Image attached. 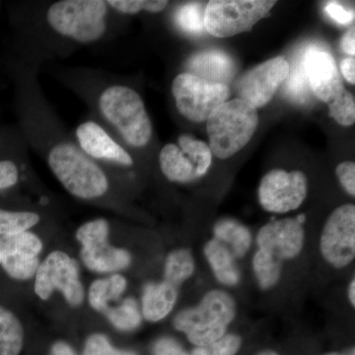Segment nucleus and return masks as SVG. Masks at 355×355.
I'll return each instance as SVG.
<instances>
[{
  "mask_svg": "<svg viewBox=\"0 0 355 355\" xmlns=\"http://www.w3.org/2000/svg\"><path fill=\"white\" fill-rule=\"evenodd\" d=\"M14 85L18 130L26 144L44 159L70 195L84 202L106 200L112 190L109 172L89 157L46 99L39 67L19 58L7 60Z\"/></svg>",
  "mask_w": 355,
  "mask_h": 355,
  "instance_id": "nucleus-1",
  "label": "nucleus"
},
{
  "mask_svg": "<svg viewBox=\"0 0 355 355\" xmlns=\"http://www.w3.org/2000/svg\"><path fill=\"white\" fill-rule=\"evenodd\" d=\"M10 14L17 37L15 57L38 67L113 36L119 15L105 0L19 2Z\"/></svg>",
  "mask_w": 355,
  "mask_h": 355,
  "instance_id": "nucleus-2",
  "label": "nucleus"
},
{
  "mask_svg": "<svg viewBox=\"0 0 355 355\" xmlns=\"http://www.w3.org/2000/svg\"><path fill=\"white\" fill-rule=\"evenodd\" d=\"M55 78L88 107L97 121L132 153L144 150L153 139V125L141 95L120 77L104 70L69 67Z\"/></svg>",
  "mask_w": 355,
  "mask_h": 355,
  "instance_id": "nucleus-3",
  "label": "nucleus"
},
{
  "mask_svg": "<svg viewBox=\"0 0 355 355\" xmlns=\"http://www.w3.org/2000/svg\"><path fill=\"white\" fill-rule=\"evenodd\" d=\"M237 314L235 299L227 291L212 289L193 307L180 311L173 324L195 347H205L227 334Z\"/></svg>",
  "mask_w": 355,
  "mask_h": 355,
  "instance_id": "nucleus-4",
  "label": "nucleus"
},
{
  "mask_svg": "<svg viewBox=\"0 0 355 355\" xmlns=\"http://www.w3.org/2000/svg\"><path fill=\"white\" fill-rule=\"evenodd\" d=\"M211 153L227 159L249 144L258 128L257 109L241 99L230 100L214 110L207 120Z\"/></svg>",
  "mask_w": 355,
  "mask_h": 355,
  "instance_id": "nucleus-5",
  "label": "nucleus"
},
{
  "mask_svg": "<svg viewBox=\"0 0 355 355\" xmlns=\"http://www.w3.org/2000/svg\"><path fill=\"white\" fill-rule=\"evenodd\" d=\"M275 4L268 0H212L205 9V30L216 38L250 31Z\"/></svg>",
  "mask_w": 355,
  "mask_h": 355,
  "instance_id": "nucleus-6",
  "label": "nucleus"
},
{
  "mask_svg": "<svg viewBox=\"0 0 355 355\" xmlns=\"http://www.w3.org/2000/svg\"><path fill=\"white\" fill-rule=\"evenodd\" d=\"M110 231L111 225L105 218L85 222L76 230L81 261L91 272L116 273L132 263V254L128 250L110 244Z\"/></svg>",
  "mask_w": 355,
  "mask_h": 355,
  "instance_id": "nucleus-7",
  "label": "nucleus"
},
{
  "mask_svg": "<svg viewBox=\"0 0 355 355\" xmlns=\"http://www.w3.org/2000/svg\"><path fill=\"white\" fill-rule=\"evenodd\" d=\"M172 94L182 116L193 123H202L214 110L227 101L231 91L228 85L209 83L184 72L173 80Z\"/></svg>",
  "mask_w": 355,
  "mask_h": 355,
  "instance_id": "nucleus-8",
  "label": "nucleus"
},
{
  "mask_svg": "<svg viewBox=\"0 0 355 355\" xmlns=\"http://www.w3.org/2000/svg\"><path fill=\"white\" fill-rule=\"evenodd\" d=\"M211 159L209 146L188 135H181L178 144H166L158 155L159 167L166 179L180 184L191 183L205 176Z\"/></svg>",
  "mask_w": 355,
  "mask_h": 355,
  "instance_id": "nucleus-9",
  "label": "nucleus"
},
{
  "mask_svg": "<svg viewBox=\"0 0 355 355\" xmlns=\"http://www.w3.org/2000/svg\"><path fill=\"white\" fill-rule=\"evenodd\" d=\"M35 293L42 300L50 299L53 292L60 291L71 307L83 304L84 287L79 277L78 265L64 252H51L41 263L34 284Z\"/></svg>",
  "mask_w": 355,
  "mask_h": 355,
  "instance_id": "nucleus-10",
  "label": "nucleus"
},
{
  "mask_svg": "<svg viewBox=\"0 0 355 355\" xmlns=\"http://www.w3.org/2000/svg\"><path fill=\"white\" fill-rule=\"evenodd\" d=\"M72 135L84 153L107 172L135 167L132 153L91 116L81 121Z\"/></svg>",
  "mask_w": 355,
  "mask_h": 355,
  "instance_id": "nucleus-11",
  "label": "nucleus"
},
{
  "mask_svg": "<svg viewBox=\"0 0 355 355\" xmlns=\"http://www.w3.org/2000/svg\"><path fill=\"white\" fill-rule=\"evenodd\" d=\"M320 252L327 263L336 270L349 266L355 258V207L340 205L324 223Z\"/></svg>",
  "mask_w": 355,
  "mask_h": 355,
  "instance_id": "nucleus-12",
  "label": "nucleus"
},
{
  "mask_svg": "<svg viewBox=\"0 0 355 355\" xmlns=\"http://www.w3.org/2000/svg\"><path fill=\"white\" fill-rule=\"evenodd\" d=\"M307 191V178L302 172L272 170L261 179L259 202L266 211L284 214L302 205Z\"/></svg>",
  "mask_w": 355,
  "mask_h": 355,
  "instance_id": "nucleus-13",
  "label": "nucleus"
},
{
  "mask_svg": "<svg viewBox=\"0 0 355 355\" xmlns=\"http://www.w3.org/2000/svg\"><path fill=\"white\" fill-rule=\"evenodd\" d=\"M289 71L291 65L284 57L272 58L254 67L238 81V99L254 109L265 106L272 99L279 86L286 83Z\"/></svg>",
  "mask_w": 355,
  "mask_h": 355,
  "instance_id": "nucleus-14",
  "label": "nucleus"
},
{
  "mask_svg": "<svg viewBox=\"0 0 355 355\" xmlns=\"http://www.w3.org/2000/svg\"><path fill=\"white\" fill-rule=\"evenodd\" d=\"M305 217L284 218L265 224L256 237L259 250L282 261H291L302 253L305 245Z\"/></svg>",
  "mask_w": 355,
  "mask_h": 355,
  "instance_id": "nucleus-15",
  "label": "nucleus"
},
{
  "mask_svg": "<svg viewBox=\"0 0 355 355\" xmlns=\"http://www.w3.org/2000/svg\"><path fill=\"white\" fill-rule=\"evenodd\" d=\"M301 62L309 88L318 99L329 104L345 90L335 58L329 51L316 46H308Z\"/></svg>",
  "mask_w": 355,
  "mask_h": 355,
  "instance_id": "nucleus-16",
  "label": "nucleus"
},
{
  "mask_svg": "<svg viewBox=\"0 0 355 355\" xmlns=\"http://www.w3.org/2000/svg\"><path fill=\"white\" fill-rule=\"evenodd\" d=\"M6 254L1 266L4 272L16 280L31 279L36 275L43 242L32 231L6 236Z\"/></svg>",
  "mask_w": 355,
  "mask_h": 355,
  "instance_id": "nucleus-17",
  "label": "nucleus"
},
{
  "mask_svg": "<svg viewBox=\"0 0 355 355\" xmlns=\"http://www.w3.org/2000/svg\"><path fill=\"white\" fill-rule=\"evenodd\" d=\"M189 73L209 81L227 85L236 71L234 60L220 51H207L196 53L187 64Z\"/></svg>",
  "mask_w": 355,
  "mask_h": 355,
  "instance_id": "nucleus-18",
  "label": "nucleus"
},
{
  "mask_svg": "<svg viewBox=\"0 0 355 355\" xmlns=\"http://www.w3.org/2000/svg\"><path fill=\"white\" fill-rule=\"evenodd\" d=\"M178 300V287L168 282H149L144 287L141 315L150 323L164 320L174 309Z\"/></svg>",
  "mask_w": 355,
  "mask_h": 355,
  "instance_id": "nucleus-19",
  "label": "nucleus"
},
{
  "mask_svg": "<svg viewBox=\"0 0 355 355\" xmlns=\"http://www.w3.org/2000/svg\"><path fill=\"white\" fill-rule=\"evenodd\" d=\"M203 254L218 284L226 287H234L240 284L241 272L235 257L225 245L212 238L205 243Z\"/></svg>",
  "mask_w": 355,
  "mask_h": 355,
  "instance_id": "nucleus-20",
  "label": "nucleus"
},
{
  "mask_svg": "<svg viewBox=\"0 0 355 355\" xmlns=\"http://www.w3.org/2000/svg\"><path fill=\"white\" fill-rule=\"evenodd\" d=\"M214 239L230 250L235 259H243L251 250L253 236L246 225L233 218H222L214 227Z\"/></svg>",
  "mask_w": 355,
  "mask_h": 355,
  "instance_id": "nucleus-21",
  "label": "nucleus"
},
{
  "mask_svg": "<svg viewBox=\"0 0 355 355\" xmlns=\"http://www.w3.org/2000/svg\"><path fill=\"white\" fill-rule=\"evenodd\" d=\"M26 146L22 135L17 130L9 139H3L0 146V191L9 190L19 183L21 166L13 155Z\"/></svg>",
  "mask_w": 355,
  "mask_h": 355,
  "instance_id": "nucleus-22",
  "label": "nucleus"
},
{
  "mask_svg": "<svg viewBox=\"0 0 355 355\" xmlns=\"http://www.w3.org/2000/svg\"><path fill=\"white\" fill-rule=\"evenodd\" d=\"M127 286V279L119 273H114L106 279H96L89 287V304L98 312H106L109 302L119 300Z\"/></svg>",
  "mask_w": 355,
  "mask_h": 355,
  "instance_id": "nucleus-23",
  "label": "nucleus"
},
{
  "mask_svg": "<svg viewBox=\"0 0 355 355\" xmlns=\"http://www.w3.org/2000/svg\"><path fill=\"white\" fill-rule=\"evenodd\" d=\"M24 336L20 320L10 310L0 306V355H19Z\"/></svg>",
  "mask_w": 355,
  "mask_h": 355,
  "instance_id": "nucleus-24",
  "label": "nucleus"
},
{
  "mask_svg": "<svg viewBox=\"0 0 355 355\" xmlns=\"http://www.w3.org/2000/svg\"><path fill=\"white\" fill-rule=\"evenodd\" d=\"M196 272V261L191 250L179 248L168 254L164 265V282L179 287Z\"/></svg>",
  "mask_w": 355,
  "mask_h": 355,
  "instance_id": "nucleus-25",
  "label": "nucleus"
},
{
  "mask_svg": "<svg viewBox=\"0 0 355 355\" xmlns=\"http://www.w3.org/2000/svg\"><path fill=\"white\" fill-rule=\"evenodd\" d=\"M257 284L261 291H270L279 284L282 273V263L272 254L257 250L252 260Z\"/></svg>",
  "mask_w": 355,
  "mask_h": 355,
  "instance_id": "nucleus-26",
  "label": "nucleus"
},
{
  "mask_svg": "<svg viewBox=\"0 0 355 355\" xmlns=\"http://www.w3.org/2000/svg\"><path fill=\"white\" fill-rule=\"evenodd\" d=\"M39 214L30 210L0 209V236L14 235L30 231L41 222Z\"/></svg>",
  "mask_w": 355,
  "mask_h": 355,
  "instance_id": "nucleus-27",
  "label": "nucleus"
},
{
  "mask_svg": "<svg viewBox=\"0 0 355 355\" xmlns=\"http://www.w3.org/2000/svg\"><path fill=\"white\" fill-rule=\"evenodd\" d=\"M106 313L112 324L120 331L135 330L141 324V312L137 301L132 298L125 299L118 307L108 308Z\"/></svg>",
  "mask_w": 355,
  "mask_h": 355,
  "instance_id": "nucleus-28",
  "label": "nucleus"
},
{
  "mask_svg": "<svg viewBox=\"0 0 355 355\" xmlns=\"http://www.w3.org/2000/svg\"><path fill=\"white\" fill-rule=\"evenodd\" d=\"M107 3L119 15H137L142 11L159 13L169 6L165 0H108Z\"/></svg>",
  "mask_w": 355,
  "mask_h": 355,
  "instance_id": "nucleus-29",
  "label": "nucleus"
},
{
  "mask_svg": "<svg viewBox=\"0 0 355 355\" xmlns=\"http://www.w3.org/2000/svg\"><path fill=\"white\" fill-rule=\"evenodd\" d=\"M177 24L184 31L200 34L205 27V10L198 3H188L179 7L176 13Z\"/></svg>",
  "mask_w": 355,
  "mask_h": 355,
  "instance_id": "nucleus-30",
  "label": "nucleus"
},
{
  "mask_svg": "<svg viewBox=\"0 0 355 355\" xmlns=\"http://www.w3.org/2000/svg\"><path fill=\"white\" fill-rule=\"evenodd\" d=\"M329 114L343 125L349 127L355 121V102L354 96L347 89L343 91L333 101L329 103Z\"/></svg>",
  "mask_w": 355,
  "mask_h": 355,
  "instance_id": "nucleus-31",
  "label": "nucleus"
},
{
  "mask_svg": "<svg viewBox=\"0 0 355 355\" xmlns=\"http://www.w3.org/2000/svg\"><path fill=\"white\" fill-rule=\"evenodd\" d=\"M286 91L287 95L295 101L303 103L307 99L309 84L301 60L295 62L293 69H291L286 80Z\"/></svg>",
  "mask_w": 355,
  "mask_h": 355,
  "instance_id": "nucleus-32",
  "label": "nucleus"
},
{
  "mask_svg": "<svg viewBox=\"0 0 355 355\" xmlns=\"http://www.w3.org/2000/svg\"><path fill=\"white\" fill-rule=\"evenodd\" d=\"M242 347V338L237 334H225L220 338L205 347L207 355H236Z\"/></svg>",
  "mask_w": 355,
  "mask_h": 355,
  "instance_id": "nucleus-33",
  "label": "nucleus"
},
{
  "mask_svg": "<svg viewBox=\"0 0 355 355\" xmlns=\"http://www.w3.org/2000/svg\"><path fill=\"white\" fill-rule=\"evenodd\" d=\"M116 352L106 336L93 334L86 340L83 355H116Z\"/></svg>",
  "mask_w": 355,
  "mask_h": 355,
  "instance_id": "nucleus-34",
  "label": "nucleus"
},
{
  "mask_svg": "<svg viewBox=\"0 0 355 355\" xmlns=\"http://www.w3.org/2000/svg\"><path fill=\"white\" fill-rule=\"evenodd\" d=\"M336 176L340 180L345 191L352 197L355 196V164L352 161L340 163L336 169Z\"/></svg>",
  "mask_w": 355,
  "mask_h": 355,
  "instance_id": "nucleus-35",
  "label": "nucleus"
},
{
  "mask_svg": "<svg viewBox=\"0 0 355 355\" xmlns=\"http://www.w3.org/2000/svg\"><path fill=\"white\" fill-rule=\"evenodd\" d=\"M153 355H191L172 338H161L154 343Z\"/></svg>",
  "mask_w": 355,
  "mask_h": 355,
  "instance_id": "nucleus-36",
  "label": "nucleus"
},
{
  "mask_svg": "<svg viewBox=\"0 0 355 355\" xmlns=\"http://www.w3.org/2000/svg\"><path fill=\"white\" fill-rule=\"evenodd\" d=\"M326 12L331 19L343 25L349 24L354 19V11L347 10L345 7L335 2H331L327 6Z\"/></svg>",
  "mask_w": 355,
  "mask_h": 355,
  "instance_id": "nucleus-37",
  "label": "nucleus"
},
{
  "mask_svg": "<svg viewBox=\"0 0 355 355\" xmlns=\"http://www.w3.org/2000/svg\"><path fill=\"white\" fill-rule=\"evenodd\" d=\"M340 70L343 77L349 83H355V60L354 58H347L340 62Z\"/></svg>",
  "mask_w": 355,
  "mask_h": 355,
  "instance_id": "nucleus-38",
  "label": "nucleus"
},
{
  "mask_svg": "<svg viewBox=\"0 0 355 355\" xmlns=\"http://www.w3.org/2000/svg\"><path fill=\"white\" fill-rule=\"evenodd\" d=\"M355 30L354 28H352L349 31L343 35L342 39V49L343 51L347 53V55H355Z\"/></svg>",
  "mask_w": 355,
  "mask_h": 355,
  "instance_id": "nucleus-39",
  "label": "nucleus"
},
{
  "mask_svg": "<svg viewBox=\"0 0 355 355\" xmlns=\"http://www.w3.org/2000/svg\"><path fill=\"white\" fill-rule=\"evenodd\" d=\"M51 354L53 355H77L69 343L62 342V340L53 343L51 347Z\"/></svg>",
  "mask_w": 355,
  "mask_h": 355,
  "instance_id": "nucleus-40",
  "label": "nucleus"
},
{
  "mask_svg": "<svg viewBox=\"0 0 355 355\" xmlns=\"http://www.w3.org/2000/svg\"><path fill=\"white\" fill-rule=\"evenodd\" d=\"M347 297L352 308L355 307V279L350 280L349 288H347Z\"/></svg>",
  "mask_w": 355,
  "mask_h": 355,
  "instance_id": "nucleus-41",
  "label": "nucleus"
},
{
  "mask_svg": "<svg viewBox=\"0 0 355 355\" xmlns=\"http://www.w3.org/2000/svg\"><path fill=\"white\" fill-rule=\"evenodd\" d=\"M6 236H0V265H1L2 259L6 254Z\"/></svg>",
  "mask_w": 355,
  "mask_h": 355,
  "instance_id": "nucleus-42",
  "label": "nucleus"
},
{
  "mask_svg": "<svg viewBox=\"0 0 355 355\" xmlns=\"http://www.w3.org/2000/svg\"><path fill=\"white\" fill-rule=\"evenodd\" d=\"M326 355H355L354 347H352V349L345 350V352H330V354Z\"/></svg>",
  "mask_w": 355,
  "mask_h": 355,
  "instance_id": "nucleus-43",
  "label": "nucleus"
},
{
  "mask_svg": "<svg viewBox=\"0 0 355 355\" xmlns=\"http://www.w3.org/2000/svg\"><path fill=\"white\" fill-rule=\"evenodd\" d=\"M191 355H207V352H205V347H195Z\"/></svg>",
  "mask_w": 355,
  "mask_h": 355,
  "instance_id": "nucleus-44",
  "label": "nucleus"
},
{
  "mask_svg": "<svg viewBox=\"0 0 355 355\" xmlns=\"http://www.w3.org/2000/svg\"><path fill=\"white\" fill-rule=\"evenodd\" d=\"M256 355H279L277 352L272 349H266L263 350V352H259L258 354Z\"/></svg>",
  "mask_w": 355,
  "mask_h": 355,
  "instance_id": "nucleus-45",
  "label": "nucleus"
},
{
  "mask_svg": "<svg viewBox=\"0 0 355 355\" xmlns=\"http://www.w3.org/2000/svg\"><path fill=\"white\" fill-rule=\"evenodd\" d=\"M116 355H137L135 352L130 350H118Z\"/></svg>",
  "mask_w": 355,
  "mask_h": 355,
  "instance_id": "nucleus-46",
  "label": "nucleus"
},
{
  "mask_svg": "<svg viewBox=\"0 0 355 355\" xmlns=\"http://www.w3.org/2000/svg\"><path fill=\"white\" fill-rule=\"evenodd\" d=\"M2 140H3V139H2L1 135H0V146H1Z\"/></svg>",
  "mask_w": 355,
  "mask_h": 355,
  "instance_id": "nucleus-47",
  "label": "nucleus"
}]
</instances>
